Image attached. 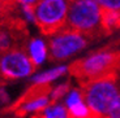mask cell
Returning a JSON list of instances; mask_svg holds the SVG:
<instances>
[{
  "label": "cell",
  "instance_id": "obj_2",
  "mask_svg": "<svg viewBox=\"0 0 120 118\" xmlns=\"http://www.w3.org/2000/svg\"><path fill=\"white\" fill-rule=\"evenodd\" d=\"M67 27L89 39L105 36L102 27V8L94 0L69 1Z\"/></svg>",
  "mask_w": 120,
  "mask_h": 118
},
{
  "label": "cell",
  "instance_id": "obj_11",
  "mask_svg": "<svg viewBox=\"0 0 120 118\" xmlns=\"http://www.w3.org/2000/svg\"><path fill=\"white\" fill-rule=\"evenodd\" d=\"M34 118H68V110L64 103H52Z\"/></svg>",
  "mask_w": 120,
  "mask_h": 118
},
{
  "label": "cell",
  "instance_id": "obj_14",
  "mask_svg": "<svg viewBox=\"0 0 120 118\" xmlns=\"http://www.w3.org/2000/svg\"><path fill=\"white\" fill-rule=\"evenodd\" d=\"M106 118H120V95H119L117 100L115 101L114 106L111 108V110H110V113H108V115Z\"/></svg>",
  "mask_w": 120,
  "mask_h": 118
},
{
  "label": "cell",
  "instance_id": "obj_10",
  "mask_svg": "<svg viewBox=\"0 0 120 118\" xmlns=\"http://www.w3.org/2000/svg\"><path fill=\"white\" fill-rule=\"evenodd\" d=\"M102 27L105 35H108L115 30L120 29V12L102 9Z\"/></svg>",
  "mask_w": 120,
  "mask_h": 118
},
{
  "label": "cell",
  "instance_id": "obj_13",
  "mask_svg": "<svg viewBox=\"0 0 120 118\" xmlns=\"http://www.w3.org/2000/svg\"><path fill=\"white\" fill-rule=\"evenodd\" d=\"M12 105V96L9 94L8 88L5 86L0 84V110L5 109V108H9Z\"/></svg>",
  "mask_w": 120,
  "mask_h": 118
},
{
  "label": "cell",
  "instance_id": "obj_9",
  "mask_svg": "<svg viewBox=\"0 0 120 118\" xmlns=\"http://www.w3.org/2000/svg\"><path fill=\"white\" fill-rule=\"evenodd\" d=\"M67 73H69V65H57L51 69L35 73L30 78L31 86H51L55 80L63 78Z\"/></svg>",
  "mask_w": 120,
  "mask_h": 118
},
{
  "label": "cell",
  "instance_id": "obj_15",
  "mask_svg": "<svg viewBox=\"0 0 120 118\" xmlns=\"http://www.w3.org/2000/svg\"><path fill=\"white\" fill-rule=\"evenodd\" d=\"M9 7H11L9 1H0V21L7 16V13L9 10Z\"/></svg>",
  "mask_w": 120,
  "mask_h": 118
},
{
  "label": "cell",
  "instance_id": "obj_7",
  "mask_svg": "<svg viewBox=\"0 0 120 118\" xmlns=\"http://www.w3.org/2000/svg\"><path fill=\"white\" fill-rule=\"evenodd\" d=\"M51 104V86H31V88L13 104L12 110L20 118L35 117Z\"/></svg>",
  "mask_w": 120,
  "mask_h": 118
},
{
  "label": "cell",
  "instance_id": "obj_5",
  "mask_svg": "<svg viewBox=\"0 0 120 118\" xmlns=\"http://www.w3.org/2000/svg\"><path fill=\"white\" fill-rule=\"evenodd\" d=\"M90 40L91 39H89L87 36L65 27L55 35L50 36L48 40L50 57L54 61L68 60L78 52L84 51Z\"/></svg>",
  "mask_w": 120,
  "mask_h": 118
},
{
  "label": "cell",
  "instance_id": "obj_6",
  "mask_svg": "<svg viewBox=\"0 0 120 118\" xmlns=\"http://www.w3.org/2000/svg\"><path fill=\"white\" fill-rule=\"evenodd\" d=\"M35 66L26 49H12L0 55V78L3 80H21L31 78Z\"/></svg>",
  "mask_w": 120,
  "mask_h": 118
},
{
  "label": "cell",
  "instance_id": "obj_3",
  "mask_svg": "<svg viewBox=\"0 0 120 118\" xmlns=\"http://www.w3.org/2000/svg\"><path fill=\"white\" fill-rule=\"evenodd\" d=\"M84 100L95 117L106 118L120 95V79L117 75L106 77L81 84Z\"/></svg>",
  "mask_w": 120,
  "mask_h": 118
},
{
  "label": "cell",
  "instance_id": "obj_8",
  "mask_svg": "<svg viewBox=\"0 0 120 118\" xmlns=\"http://www.w3.org/2000/svg\"><path fill=\"white\" fill-rule=\"evenodd\" d=\"M26 53L30 57L31 62L34 64L35 68L42 66L46 61H47L48 56H50V49H48V44L42 38H33L29 39L26 45Z\"/></svg>",
  "mask_w": 120,
  "mask_h": 118
},
{
  "label": "cell",
  "instance_id": "obj_16",
  "mask_svg": "<svg viewBox=\"0 0 120 118\" xmlns=\"http://www.w3.org/2000/svg\"><path fill=\"white\" fill-rule=\"evenodd\" d=\"M31 118H34V117H31Z\"/></svg>",
  "mask_w": 120,
  "mask_h": 118
},
{
  "label": "cell",
  "instance_id": "obj_4",
  "mask_svg": "<svg viewBox=\"0 0 120 118\" xmlns=\"http://www.w3.org/2000/svg\"><path fill=\"white\" fill-rule=\"evenodd\" d=\"M69 1L65 0H39L34 8L35 25L46 35H55L67 27Z\"/></svg>",
  "mask_w": 120,
  "mask_h": 118
},
{
  "label": "cell",
  "instance_id": "obj_1",
  "mask_svg": "<svg viewBox=\"0 0 120 118\" xmlns=\"http://www.w3.org/2000/svg\"><path fill=\"white\" fill-rule=\"evenodd\" d=\"M120 70V49L102 48L69 65V74L81 84L117 75Z\"/></svg>",
  "mask_w": 120,
  "mask_h": 118
},
{
  "label": "cell",
  "instance_id": "obj_12",
  "mask_svg": "<svg viewBox=\"0 0 120 118\" xmlns=\"http://www.w3.org/2000/svg\"><path fill=\"white\" fill-rule=\"evenodd\" d=\"M71 91V83L64 82L60 84L51 87V101L52 103H60V100H64L68 92Z\"/></svg>",
  "mask_w": 120,
  "mask_h": 118
}]
</instances>
